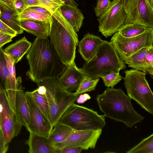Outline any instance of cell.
I'll use <instances>...</instances> for the list:
<instances>
[{
	"instance_id": "obj_1",
	"label": "cell",
	"mask_w": 153,
	"mask_h": 153,
	"mask_svg": "<svg viewBox=\"0 0 153 153\" xmlns=\"http://www.w3.org/2000/svg\"><path fill=\"white\" fill-rule=\"evenodd\" d=\"M29 69L26 74L33 82L58 79L66 68L48 37H36L27 53Z\"/></svg>"
},
{
	"instance_id": "obj_2",
	"label": "cell",
	"mask_w": 153,
	"mask_h": 153,
	"mask_svg": "<svg viewBox=\"0 0 153 153\" xmlns=\"http://www.w3.org/2000/svg\"><path fill=\"white\" fill-rule=\"evenodd\" d=\"M96 99L105 117L123 123L128 127H132L144 119L134 109L130 97L120 88L108 87L98 94Z\"/></svg>"
},
{
	"instance_id": "obj_3",
	"label": "cell",
	"mask_w": 153,
	"mask_h": 153,
	"mask_svg": "<svg viewBox=\"0 0 153 153\" xmlns=\"http://www.w3.org/2000/svg\"><path fill=\"white\" fill-rule=\"evenodd\" d=\"M60 59L66 66L76 65V49L79 42L77 35L62 15L60 8L52 15L48 36Z\"/></svg>"
},
{
	"instance_id": "obj_4",
	"label": "cell",
	"mask_w": 153,
	"mask_h": 153,
	"mask_svg": "<svg viewBox=\"0 0 153 153\" xmlns=\"http://www.w3.org/2000/svg\"><path fill=\"white\" fill-rule=\"evenodd\" d=\"M126 68L111 42L102 40L92 58L80 68L85 75L96 79L113 73L119 72Z\"/></svg>"
},
{
	"instance_id": "obj_5",
	"label": "cell",
	"mask_w": 153,
	"mask_h": 153,
	"mask_svg": "<svg viewBox=\"0 0 153 153\" xmlns=\"http://www.w3.org/2000/svg\"><path fill=\"white\" fill-rule=\"evenodd\" d=\"M59 122L74 131L102 129L106 124L104 115H99L92 109L74 103L67 109Z\"/></svg>"
},
{
	"instance_id": "obj_6",
	"label": "cell",
	"mask_w": 153,
	"mask_h": 153,
	"mask_svg": "<svg viewBox=\"0 0 153 153\" xmlns=\"http://www.w3.org/2000/svg\"><path fill=\"white\" fill-rule=\"evenodd\" d=\"M40 81L45 87V94L49 108V121L53 127L67 109L76 101L79 95L66 91L58 79H49Z\"/></svg>"
},
{
	"instance_id": "obj_7",
	"label": "cell",
	"mask_w": 153,
	"mask_h": 153,
	"mask_svg": "<svg viewBox=\"0 0 153 153\" xmlns=\"http://www.w3.org/2000/svg\"><path fill=\"white\" fill-rule=\"evenodd\" d=\"M124 84L127 94L143 109L153 114V94L143 71L131 69L125 71Z\"/></svg>"
},
{
	"instance_id": "obj_8",
	"label": "cell",
	"mask_w": 153,
	"mask_h": 153,
	"mask_svg": "<svg viewBox=\"0 0 153 153\" xmlns=\"http://www.w3.org/2000/svg\"><path fill=\"white\" fill-rule=\"evenodd\" d=\"M110 42L120 58L126 59L140 49L153 45V29L131 37L123 36L117 31L111 39Z\"/></svg>"
},
{
	"instance_id": "obj_9",
	"label": "cell",
	"mask_w": 153,
	"mask_h": 153,
	"mask_svg": "<svg viewBox=\"0 0 153 153\" xmlns=\"http://www.w3.org/2000/svg\"><path fill=\"white\" fill-rule=\"evenodd\" d=\"M0 123L6 143L19 134L22 126L12 108L6 91L0 90Z\"/></svg>"
},
{
	"instance_id": "obj_10",
	"label": "cell",
	"mask_w": 153,
	"mask_h": 153,
	"mask_svg": "<svg viewBox=\"0 0 153 153\" xmlns=\"http://www.w3.org/2000/svg\"><path fill=\"white\" fill-rule=\"evenodd\" d=\"M123 0H114L107 11L99 17V32L107 38L118 31L126 19Z\"/></svg>"
},
{
	"instance_id": "obj_11",
	"label": "cell",
	"mask_w": 153,
	"mask_h": 153,
	"mask_svg": "<svg viewBox=\"0 0 153 153\" xmlns=\"http://www.w3.org/2000/svg\"><path fill=\"white\" fill-rule=\"evenodd\" d=\"M124 24H136L153 28V7L147 0H123Z\"/></svg>"
},
{
	"instance_id": "obj_12",
	"label": "cell",
	"mask_w": 153,
	"mask_h": 153,
	"mask_svg": "<svg viewBox=\"0 0 153 153\" xmlns=\"http://www.w3.org/2000/svg\"><path fill=\"white\" fill-rule=\"evenodd\" d=\"M29 109L30 122L26 128L32 132L48 138L52 129L49 120L45 117L36 103L30 91L25 92Z\"/></svg>"
},
{
	"instance_id": "obj_13",
	"label": "cell",
	"mask_w": 153,
	"mask_h": 153,
	"mask_svg": "<svg viewBox=\"0 0 153 153\" xmlns=\"http://www.w3.org/2000/svg\"><path fill=\"white\" fill-rule=\"evenodd\" d=\"M102 129L94 130L74 131L65 141L54 144L55 148L78 146L83 150L95 148Z\"/></svg>"
},
{
	"instance_id": "obj_14",
	"label": "cell",
	"mask_w": 153,
	"mask_h": 153,
	"mask_svg": "<svg viewBox=\"0 0 153 153\" xmlns=\"http://www.w3.org/2000/svg\"><path fill=\"white\" fill-rule=\"evenodd\" d=\"M85 75L76 65L67 66L58 80L62 87L69 92L76 91Z\"/></svg>"
},
{
	"instance_id": "obj_15",
	"label": "cell",
	"mask_w": 153,
	"mask_h": 153,
	"mask_svg": "<svg viewBox=\"0 0 153 153\" xmlns=\"http://www.w3.org/2000/svg\"><path fill=\"white\" fill-rule=\"evenodd\" d=\"M5 57L8 67L9 76L5 86V91L11 106L15 112L16 93L17 90L22 88L20 76L16 78L15 64L11 57L4 53Z\"/></svg>"
},
{
	"instance_id": "obj_16",
	"label": "cell",
	"mask_w": 153,
	"mask_h": 153,
	"mask_svg": "<svg viewBox=\"0 0 153 153\" xmlns=\"http://www.w3.org/2000/svg\"><path fill=\"white\" fill-rule=\"evenodd\" d=\"M102 40L100 37L88 33L79 41L78 51L85 62L89 61L94 56Z\"/></svg>"
},
{
	"instance_id": "obj_17",
	"label": "cell",
	"mask_w": 153,
	"mask_h": 153,
	"mask_svg": "<svg viewBox=\"0 0 153 153\" xmlns=\"http://www.w3.org/2000/svg\"><path fill=\"white\" fill-rule=\"evenodd\" d=\"M25 144L29 147V153H56V149L50 144L47 138L29 132Z\"/></svg>"
},
{
	"instance_id": "obj_18",
	"label": "cell",
	"mask_w": 153,
	"mask_h": 153,
	"mask_svg": "<svg viewBox=\"0 0 153 153\" xmlns=\"http://www.w3.org/2000/svg\"><path fill=\"white\" fill-rule=\"evenodd\" d=\"M20 25L24 30L37 38H43L48 37L51 22L47 21L26 19L20 20Z\"/></svg>"
},
{
	"instance_id": "obj_19",
	"label": "cell",
	"mask_w": 153,
	"mask_h": 153,
	"mask_svg": "<svg viewBox=\"0 0 153 153\" xmlns=\"http://www.w3.org/2000/svg\"><path fill=\"white\" fill-rule=\"evenodd\" d=\"M15 107L17 117L22 126L27 128L30 122L29 109L22 88H18L16 93Z\"/></svg>"
},
{
	"instance_id": "obj_20",
	"label": "cell",
	"mask_w": 153,
	"mask_h": 153,
	"mask_svg": "<svg viewBox=\"0 0 153 153\" xmlns=\"http://www.w3.org/2000/svg\"><path fill=\"white\" fill-rule=\"evenodd\" d=\"M0 19L15 31L17 34L22 33L24 30L21 27L19 15L14 10L0 0Z\"/></svg>"
},
{
	"instance_id": "obj_21",
	"label": "cell",
	"mask_w": 153,
	"mask_h": 153,
	"mask_svg": "<svg viewBox=\"0 0 153 153\" xmlns=\"http://www.w3.org/2000/svg\"><path fill=\"white\" fill-rule=\"evenodd\" d=\"M59 8L62 15L72 27L75 32L76 33L78 32L84 18L81 11L77 7L65 3Z\"/></svg>"
},
{
	"instance_id": "obj_22",
	"label": "cell",
	"mask_w": 153,
	"mask_h": 153,
	"mask_svg": "<svg viewBox=\"0 0 153 153\" xmlns=\"http://www.w3.org/2000/svg\"><path fill=\"white\" fill-rule=\"evenodd\" d=\"M32 43L24 37L8 46L4 51L11 57L15 64L27 53Z\"/></svg>"
},
{
	"instance_id": "obj_23",
	"label": "cell",
	"mask_w": 153,
	"mask_h": 153,
	"mask_svg": "<svg viewBox=\"0 0 153 153\" xmlns=\"http://www.w3.org/2000/svg\"><path fill=\"white\" fill-rule=\"evenodd\" d=\"M74 131L67 125L58 122L52 129L48 138V142L53 146L64 141Z\"/></svg>"
},
{
	"instance_id": "obj_24",
	"label": "cell",
	"mask_w": 153,
	"mask_h": 153,
	"mask_svg": "<svg viewBox=\"0 0 153 153\" xmlns=\"http://www.w3.org/2000/svg\"><path fill=\"white\" fill-rule=\"evenodd\" d=\"M147 49V48H143L134 53L126 59L125 63L134 69L148 73L145 59Z\"/></svg>"
},
{
	"instance_id": "obj_25",
	"label": "cell",
	"mask_w": 153,
	"mask_h": 153,
	"mask_svg": "<svg viewBox=\"0 0 153 153\" xmlns=\"http://www.w3.org/2000/svg\"><path fill=\"white\" fill-rule=\"evenodd\" d=\"M153 29L139 24H130L124 25L118 31L123 36L129 38L137 36Z\"/></svg>"
},
{
	"instance_id": "obj_26",
	"label": "cell",
	"mask_w": 153,
	"mask_h": 153,
	"mask_svg": "<svg viewBox=\"0 0 153 153\" xmlns=\"http://www.w3.org/2000/svg\"><path fill=\"white\" fill-rule=\"evenodd\" d=\"M126 152L127 153H153V134L143 140Z\"/></svg>"
},
{
	"instance_id": "obj_27",
	"label": "cell",
	"mask_w": 153,
	"mask_h": 153,
	"mask_svg": "<svg viewBox=\"0 0 153 153\" xmlns=\"http://www.w3.org/2000/svg\"><path fill=\"white\" fill-rule=\"evenodd\" d=\"M52 15L40 13L28 7L19 15V19L20 21L30 19L47 21L51 23Z\"/></svg>"
},
{
	"instance_id": "obj_28",
	"label": "cell",
	"mask_w": 153,
	"mask_h": 153,
	"mask_svg": "<svg viewBox=\"0 0 153 153\" xmlns=\"http://www.w3.org/2000/svg\"><path fill=\"white\" fill-rule=\"evenodd\" d=\"M30 92L36 104L45 117L49 120V106L45 94L39 93L37 89Z\"/></svg>"
},
{
	"instance_id": "obj_29",
	"label": "cell",
	"mask_w": 153,
	"mask_h": 153,
	"mask_svg": "<svg viewBox=\"0 0 153 153\" xmlns=\"http://www.w3.org/2000/svg\"><path fill=\"white\" fill-rule=\"evenodd\" d=\"M9 73L4 50L0 48V90L5 91L7 82L9 78Z\"/></svg>"
},
{
	"instance_id": "obj_30",
	"label": "cell",
	"mask_w": 153,
	"mask_h": 153,
	"mask_svg": "<svg viewBox=\"0 0 153 153\" xmlns=\"http://www.w3.org/2000/svg\"><path fill=\"white\" fill-rule=\"evenodd\" d=\"M100 80V78L92 79L91 77L85 75L79 87L74 93L76 95L94 90Z\"/></svg>"
},
{
	"instance_id": "obj_31",
	"label": "cell",
	"mask_w": 153,
	"mask_h": 153,
	"mask_svg": "<svg viewBox=\"0 0 153 153\" xmlns=\"http://www.w3.org/2000/svg\"><path fill=\"white\" fill-rule=\"evenodd\" d=\"M101 78L105 86L108 87H114L123 78L119 72L112 73Z\"/></svg>"
},
{
	"instance_id": "obj_32",
	"label": "cell",
	"mask_w": 153,
	"mask_h": 153,
	"mask_svg": "<svg viewBox=\"0 0 153 153\" xmlns=\"http://www.w3.org/2000/svg\"><path fill=\"white\" fill-rule=\"evenodd\" d=\"M111 1L110 0H97L94 8L97 17H99L104 14L109 9Z\"/></svg>"
},
{
	"instance_id": "obj_33",
	"label": "cell",
	"mask_w": 153,
	"mask_h": 153,
	"mask_svg": "<svg viewBox=\"0 0 153 153\" xmlns=\"http://www.w3.org/2000/svg\"><path fill=\"white\" fill-rule=\"evenodd\" d=\"M52 14L64 3L61 0H39Z\"/></svg>"
},
{
	"instance_id": "obj_34",
	"label": "cell",
	"mask_w": 153,
	"mask_h": 153,
	"mask_svg": "<svg viewBox=\"0 0 153 153\" xmlns=\"http://www.w3.org/2000/svg\"><path fill=\"white\" fill-rule=\"evenodd\" d=\"M146 62L148 73L151 76L153 75V45L147 48V51L145 56Z\"/></svg>"
},
{
	"instance_id": "obj_35",
	"label": "cell",
	"mask_w": 153,
	"mask_h": 153,
	"mask_svg": "<svg viewBox=\"0 0 153 153\" xmlns=\"http://www.w3.org/2000/svg\"><path fill=\"white\" fill-rule=\"evenodd\" d=\"M56 153H80L83 150L80 147H65L61 148H56Z\"/></svg>"
},
{
	"instance_id": "obj_36",
	"label": "cell",
	"mask_w": 153,
	"mask_h": 153,
	"mask_svg": "<svg viewBox=\"0 0 153 153\" xmlns=\"http://www.w3.org/2000/svg\"><path fill=\"white\" fill-rule=\"evenodd\" d=\"M14 6V10L19 15L28 8L24 0H16Z\"/></svg>"
},
{
	"instance_id": "obj_37",
	"label": "cell",
	"mask_w": 153,
	"mask_h": 153,
	"mask_svg": "<svg viewBox=\"0 0 153 153\" xmlns=\"http://www.w3.org/2000/svg\"><path fill=\"white\" fill-rule=\"evenodd\" d=\"M8 148V144L5 142L0 123V153H6Z\"/></svg>"
},
{
	"instance_id": "obj_38",
	"label": "cell",
	"mask_w": 153,
	"mask_h": 153,
	"mask_svg": "<svg viewBox=\"0 0 153 153\" xmlns=\"http://www.w3.org/2000/svg\"><path fill=\"white\" fill-rule=\"evenodd\" d=\"M14 37V36L12 35L0 31V48H2L6 44L11 42Z\"/></svg>"
},
{
	"instance_id": "obj_39",
	"label": "cell",
	"mask_w": 153,
	"mask_h": 153,
	"mask_svg": "<svg viewBox=\"0 0 153 153\" xmlns=\"http://www.w3.org/2000/svg\"><path fill=\"white\" fill-rule=\"evenodd\" d=\"M0 31L3 33L12 35L16 36V33L0 19Z\"/></svg>"
},
{
	"instance_id": "obj_40",
	"label": "cell",
	"mask_w": 153,
	"mask_h": 153,
	"mask_svg": "<svg viewBox=\"0 0 153 153\" xmlns=\"http://www.w3.org/2000/svg\"><path fill=\"white\" fill-rule=\"evenodd\" d=\"M91 98L90 96L88 94H81L77 98L76 101L79 104H82L89 100Z\"/></svg>"
},
{
	"instance_id": "obj_41",
	"label": "cell",
	"mask_w": 153,
	"mask_h": 153,
	"mask_svg": "<svg viewBox=\"0 0 153 153\" xmlns=\"http://www.w3.org/2000/svg\"><path fill=\"white\" fill-rule=\"evenodd\" d=\"M28 7L40 13L48 14H52L47 9L43 7L39 6H32Z\"/></svg>"
},
{
	"instance_id": "obj_42",
	"label": "cell",
	"mask_w": 153,
	"mask_h": 153,
	"mask_svg": "<svg viewBox=\"0 0 153 153\" xmlns=\"http://www.w3.org/2000/svg\"><path fill=\"white\" fill-rule=\"evenodd\" d=\"M24 1L28 7L32 6H39L44 7L39 0H24Z\"/></svg>"
},
{
	"instance_id": "obj_43",
	"label": "cell",
	"mask_w": 153,
	"mask_h": 153,
	"mask_svg": "<svg viewBox=\"0 0 153 153\" xmlns=\"http://www.w3.org/2000/svg\"><path fill=\"white\" fill-rule=\"evenodd\" d=\"M8 5L12 9L14 10V4L16 0H0Z\"/></svg>"
},
{
	"instance_id": "obj_44",
	"label": "cell",
	"mask_w": 153,
	"mask_h": 153,
	"mask_svg": "<svg viewBox=\"0 0 153 153\" xmlns=\"http://www.w3.org/2000/svg\"><path fill=\"white\" fill-rule=\"evenodd\" d=\"M65 4L75 7H78V4L74 0H61Z\"/></svg>"
},
{
	"instance_id": "obj_45",
	"label": "cell",
	"mask_w": 153,
	"mask_h": 153,
	"mask_svg": "<svg viewBox=\"0 0 153 153\" xmlns=\"http://www.w3.org/2000/svg\"><path fill=\"white\" fill-rule=\"evenodd\" d=\"M147 1L151 6L153 7V0H147Z\"/></svg>"
},
{
	"instance_id": "obj_46",
	"label": "cell",
	"mask_w": 153,
	"mask_h": 153,
	"mask_svg": "<svg viewBox=\"0 0 153 153\" xmlns=\"http://www.w3.org/2000/svg\"><path fill=\"white\" fill-rule=\"evenodd\" d=\"M0 14H1V11H0Z\"/></svg>"
}]
</instances>
